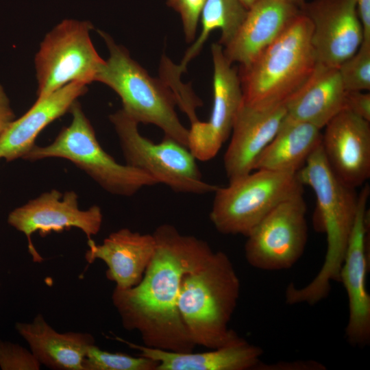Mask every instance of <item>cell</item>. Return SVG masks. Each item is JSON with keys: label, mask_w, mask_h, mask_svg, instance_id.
I'll use <instances>...</instances> for the list:
<instances>
[{"label": "cell", "mask_w": 370, "mask_h": 370, "mask_svg": "<svg viewBox=\"0 0 370 370\" xmlns=\"http://www.w3.org/2000/svg\"><path fill=\"white\" fill-rule=\"evenodd\" d=\"M153 235L156 250L143 278L130 288H114L112 303L123 328L136 330L144 345L193 352L195 345L178 309L182 280L200 269L214 251L206 241L182 234L169 223L160 225Z\"/></svg>", "instance_id": "obj_1"}, {"label": "cell", "mask_w": 370, "mask_h": 370, "mask_svg": "<svg viewBox=\"0 0 370 370\" xmlns=\"http://www.w3.org/2000/svg\"><path fill=\"white\" fill-rule=\"evenodd\" d=\"M303 185L310 186L317 200L314 225L325 234L327 250L323 264L316 276L301 288L290 284L285 291L289 305H314L326 298L331 282H339L344 260L358 205L356 189L340 181L326 162L321 145L297 173Z\"/></svg>", "instance_id": "obj_2"}, {"label": "cell", "mask_w": 370, "mask_h": 370, "mask_svg": "<svg viewBox=\"0 0 370 370\" xmlns=\"http://www.w3.org/2000/svg\"><path fill=\"white\" fill-rule=\"evenodd\" d=\"M240 292L238 274L221 251H214L200 269L184 276L178 309L195 345L215 349L238 336L229 323Z\"/></svg>", "instance_id": "obj_3"}, {"label": "cell", "mask_w": 370, "mask_h": 370, "mask_svg": "<svg viewBox=\"0 0 370 370\" xmlns=\"http://www.w3.org/2000/svg\"><path fill=\"white\" fill-rule=\"evenodd\" d=\"M312 24L301 12L280 36L238 73L243 103L264 109L286 103L312 72L317 60Z\"/></svg>", "instance_id": "obj_4"}, {"label": "cell", "mask_w": 370, "mask_h": 370, "mask_svg": "<svg viewBox=\"0 0 370 370\" xmlns=\"http://www.w3.org/2000/svg\"><path fill=\"white\" fill-rule=\"evenodd\" d=\"M109 51V58L95 81L112 88L121 98V108L138 123L158 127L167 136L188 147V129L180 121L172 90L162 79L152 77L127 49L99 31Z\"/></svg>", "instance_id": "obj_5"}, {"label": "cell", "mask_w": 370, "mask_h": 370, "mask_svg": "<svg viewBox=\"0 0 370 370\" xmlns=\"http://www.w3.org/2000/svg\"><path fill=\"white\" fill-rule=\"evenodd\" d=\"M69 112L71 124L64 127L55 140L45 146H35L23 158L29 161L58 158L69 160L85 172L106 192L132 197L145 187L158 184L146 172L117 162L98 142L95 130L76 101Z\"/></svg>", "instance_id": "obj_6"}, {"label": "cell", "mask_w": 370, "mask_h": 370, "mask_svg": "<svg viewBox=\"0 0 370 370\" xmlns=\"http://www.w3.org/2000/svg\"><path fill=\"white\" fill-rule=\"evenodd\" d=\"M254 171L214 192L210 219L219 233L247 236L278 204L303 193L297 174Z\"/></svg>", "instance_id": "obj_7"}, {"label": "cell", "mask_w": 370, "mask_h": 370, "mask_svg": "<svg viewBox=\"0 0 370 370\" xmlns=\"http://www.w3.org/2000/svg\"><path fill=\"white\" fill-rule=\"evenodd\" d=\"M112 124L126 164L142 170L177 193L203 195L218 186L206 182L189 149L164 136L156 143L138 131V123L122 109L111 114Z\"/></svg>", "instance_id": "obj_8"}, {"label": "cell", "mask_w": 370, "mask_h": 370, "mask_svg": "<svg viewBox=\"0 0 370 370\" xmlns=\"http://www.w3.org/2000/svg\"><path fill=\"white\" fill-rule=\"evenodd\" d=\"M92 29L89 21L65 19L45 36L35 56L37 99L73 82L95 81L105 60L91 41Z\"/></svg>", "instance_id": "obj_9"}, {"label": "cell", "mask_w": 370, "mask_h": 370, "mask_svg": "<svg viewBox=\"0 0 370 370\" xmlns=\"http://www.w3.org/2000/svg\"><path fill=\"white\" fill-rule=\"evenodd\" d=\"M303 193L278 204L247 234L245 257L267 271L292 268L303 255L308 236Z\"/></svg>", "instance_id": "obj_10"}, {"label": "cell", "mask_w": 370, "mask_h": 370, "mask_svg": "<svg viewBox=\"0 0 370 370\" xmlns=\"http://www.w3.org/2000/svg\"><path fill=\"white\" fill-rule=\"evenodd\" d=\"M102 221L99 206L95 205L86 210H80L78 195L75 191L63 194L56 189L42 193L13 210L8 217V224L27 237L29 253L33 261L38 263L43 258L32 243L34 232L45 236L51 232L76 227L86 234L88 241L99 232Z\"/></svg>", "instance_id": "obj_11"}, {"label": "cell", "mask_w": 370, "mask_h": 370, "mask_svg": "<svg viewBox=\"0 0 370 370\" xmlns=\"http://www.w3.org/2000/svg\"><path fill=\"white\" fill-rule=\"evenodd\" d=\"M213 63V103L208 121L198 120L188 129V148L200 161L214 158L231 134L236 116L243 103L237 71L232 66L219 43L211 47Z\"/></svg>", "instance_id": "obj_12"}, {"label": "cell", "mask_w": 370, "mask_h": 370, "mask_svg": "<svg viewBox=\"0 0 370 370\" xmlns=\"http://www.w3.org/2000/svg\"><path fill=\"white\" fill-rule=\"evenodd\" d=\"M369 194V186L365 184L358 194L357 213L339 278V282L347 292L349 304L345 338L349 345L358 347H364L370 342V295L366 287L369 269L367 241Z\"/></svg>", "instance_id": "obj_13"}, {"label": "cell", "mask_w": 370, "mask_h": 370, "mask_svg": "<svg viewBox=\"0 0 370 370\" xmlns=\"http://www.w3.org/2000/svg\"><path fill=\"white\" fill-rule=\"evenodd\" d=\"M301 12L312 24L311 44L317 62L338 67L364 40L354 0H313Z\"/></svg>", "instance_id": "obj_14"}, {"label": "cell", "mask_w": 370, "mask_h": 370, "mask_svg": "<svg viewBox=\"0 0 370 370\" xmlns=\"http://www.w3.org/2000/svg\"><path fill=\"white\" fill-rule=\"evenodd\" d=\"M321 147L331 171L353 188L370 177L369 121L343 109L324 127Z\"/></svg>", "instance_id": "obj_15"}, {"label": "cell", "mask_w": 370, "mask_h": 370, "mask_svg": "<svg viewBox=\"0 0 370 370\" xmlns=\"http://www.w3.org/2000/svg\"><path fill=\"white\" fill-rule=\"evenodd\" d=\"M286 116V103L264 109L242 103L223 156L229 182L254 171L256 159L274 138Z\"/></svg>", "instance_id": "obj_16"}, {"label": "cell", "mask_w": 370, "mask_h": 370, "mask_svg": "<svg viewBox=\"0 0 370 370\" xmlns=\"http://www.w3.org/2000/svg\"><path fill=\"white\" fill-rule=\"evenodd\" d=\"M85 254L88 263L102 260L107 266L106 275L115 288L127 289L143 278L156 250L153 234H141L127 228L111 233L101 244L88 241Z\"/></svg>", "instance_id": "obj_17"}, {"label": "cell", "mask_w": 370, "mask_h": 370, "mask_svg": "<svg viewBox=\"0 0 370 370\" xmlns=\"http://www.w3.org/2000/svg\"><path fill=\"white\" fill-rule=\"evenodd\" d=\"M88 90L87 84L73 82L41 99L19 119H14L0 136V159L11 162L23 158L35 146L41 131L70 111Z\"/></svg>", "instance_id": "obj_18"}, {"label": "cell", "mask_w": 370, "mask_h": 370, "mask_svg": "<svg viewBox=\"0 0 370 370\" xmlns=\"http://www.w3.org/2000/svg\"><path fill=\"white\" fill-rule=\"evenodd\" d=\"M300 13L297 6L280 0H258L248 9L237 32L225 46V57L241 66L249 65Z\"/></svg>", "instance_id": "obj_19"}, {"label": "cell", "mask_w": 370, "mask_h": 370, "mask_svg": "<svg viewBox=\"0 0 370 370\" xmlns=\"http://www.w3.org/2000/svg\"><path fill=\"white\" fill-rule=\"evenodd\" d=\"M116 339L156 361V370H255L263 354L260 347L239 336L221 347L199 353L167 351Z\"/></svg>", "instance_id": "obj_20"}, {"label": "cell", "mask_w": 370, "mask_h": 370, "mask_svg": "<svg viewBox=\"0 0 370 370\" xmlns=\"http://www.w3.org/2000/svg\"><path fill=\"white\" fill-rule=\"evenodd\" d=\"M346 92L338 68L317 62L308 79L286 101V117L322 130L345 109Z\"/></svg>", "instance_id": "obj_21"}, {"label": "cell", "mask_w": 370, "mask_h": 370, "mask_svg": "<svg viewBox=\"0 0 370 370\" xmlns=\"http://www.w3.org/2000/svg\"><path fill=\"white\" fill-rule=\"evenodd\" d=\"M15 328L40 364L51 369L84 370L87 350L95 344L88 333L56 332L41 314L30 323H16Z\"/></svg>", "instance_id": "obj_22"}, {"label": "cell", "mask_w": 370, "mask_h": 370, "mask_svg": "<svg viewBox=\"0 0 370 370\" xmlns=\"http://www.w3.org/2000/svg\"><path fill=\"white\" fill-rule=\"evenodd\" d=\"M321 130L285 118L278 132L256 159L254 171L297 174L321 145Z\"/></svg>", "instance_id": "obj_23"}, {"label": "cell", "mask_w": 370, "mask_h": 370, "mask_svg": "<svg viewBox=\"0 0 370 370\" xmlns=\"http://www.w3.org/2000/svg\"><path fill=\"white\" fill-rule=\"evenodd\" d=\"M247 11L240 0H206L199 17L201 32L180 64L175 65L176 71L180 75L185 71L188 63L199 53L212 32L220 29L219 43L224 47L227 45L243 23Z\"/></svg>", "instance_id": "obj_24"}, {"label": "cell", "mask_w": 370, "mask_h": 370, "mask_svg": "<svg viewBox=\"0 0 370 370\" xmlns=\"http://www.w3.org/2000/svg\"><path fill=\"white\" fill-rule=\"evenodd\" d=\"M158 362L152 359L123 353H111L95 344L87 350L84 359V370H156Z\"/></svg>", "instance_id": "obj_25"}, {"label": "cell", "mask_w": 370, "mask_h": 370, "mask_svg": "<svg viewBox=\"0 0 370 370\" xmlns=\"http://www.w3.org/2000/svg\"><path fill=\"white\" fill-rule=\"evenodd\" d=\"M346 91L370 90V40H363L357 51L338 67Z\"/></svg>", "instance_id": "obj_26"}, {"label": "cell", "mask_w": 370, "mask_h": 370, "mask_svg": "<svg viewBox=\"0 0 370 370\" xmlns=\"http://www.w3.org/2000/svg\"><path fill=\"white\" fill-rule=\"evenodd\" d=\"M40 362L23 347L0 340V368L2 370H38Z\"/></svg>", "instance_id": "obj_27"}, {"label": "cell", "mask_w": 370, "mask_h": 370, "mask_svg": "<svg viewBox=\"0 0 370 370\" xmlns=\"http://www.w3.org/2000/svg\"><path fill=\"white\" fill-rule=\"evenodd\" d=\"M206 0H167V4L177 12L182 18L187 42L194 40L200 14Z\"/></svg>", "instance_id": "obj_28"}, {"label": "cell", "mask_w": 370, "mask_h": 370, "mask_svg": "<svg viewBox=\"0 0 370 370\" xmlns=\"http://www.w3.org/2000/svg\"><path fill=\"white\" fill-rule=\"evenodd\" d=\"M345 109L370 122V94L364 91H347Z\"/></svg>", "instance_id": "obj_29"}, {"label": "cell", "mask_w": 370, "mask_h": 370, "mask_svg": "<svg viewBox=\"0 0 370 370\" xmlns=\"http://www.w3.org/2000/svg\"><path fill=\"white\" fill-rule=\"evenodd\" d=\"M326 367L317 361L312 360H297L293 361H279L274 363H265L262 361L255 370H325Z\"/></svg>", "instance_id": "obj_30"}, {"label": "cell", "mask_w": 370, "mask_h": 370, "mask_svg": "<svg viewBox=\"0 0 370 370\" xmlns=\"http://www.w3.org/2000/svg\"><path fill=\"white\" fill-rule=\"evenodd\" d=\"M15 119V114L10 106V101L0 84V136Z\"/></svg>", "instance_id": "obj_31"}, {"label": "cell", "mask_w": 370, "mask_h": 370, "mask_svg": "<svg viewBox=\"0 0 370 370\" xmlns=\"http://www.w3.org/2000/svg\"><path fill=\"white\" fill-rule=\"evenodd\" d=\"M362 25L364 39L370 40V0H354Z\"/></svg>", "instance_id": "obj_32"}, {"label": "cell", "mask_w": 370, "mask_h": 370, "mask_svg": "<svg viewBox=\"0 0 370 370\" xmlns=\"http://www.w3.org/2000/svg\"><path fill=\"white\" fill-rule=\"evenodd\" d=\"M284 2L294 5L299 8L300 10L305 3V0H280Z\"/></svg>", "instance_id": "obj_33"}, {"label": "cell", "mask_w": 370, "mask_h": 370, "mask_svg": "<svg viewBox=\"0 0 370 370\" xmlns=\"http://www.w3.org/2000/svg\"><path fill=\"white\" fill-rule=\"evenodd\" d=\"M241 3L245 5V7L249 9L251 5H253L258 0H240Z\"/></svg>", "instance_id": "obj_34"}]
</instances>
